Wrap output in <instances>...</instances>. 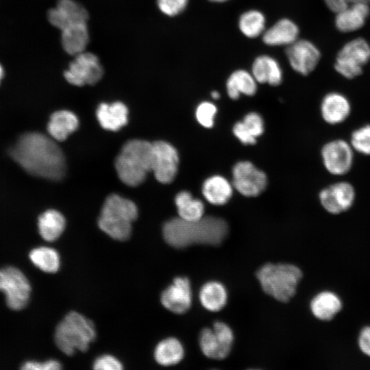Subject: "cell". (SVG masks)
<instances>
[{
  "instance_id": "4",
  "label": "cell",
  "mask_w": 370,
  "mask_h": 370,
  "mask_svg": "<svg viewBox=\"0 0 370 370\" xmlns=\"http://www.w3.org/2000/svg\"><path fill=\"white\" fill-rule=\"evenodd\" d=\"M137 217L138 209L133 201L112 194L103 205L98 225L112 238L123 241L130 238L132 223Z\"/></svg>"
},
{
  "instance_id": "22",
  "label": "cell",
  "mask_w": 370,
  "mask_h": 370,
  "mask_svg": "<svg viewBox=\"0 0 370 370\" xmlns=\"http://www.w3.org/2000/svg\"><path fill=\"white\" fill-rule=\"evenodd\" d=\"M89 42L87 22L71 25L61 30V43L64 50L71 56L85 51Z\"/></svg>"
},
{
  "instance_id": "31",
  "label": "cell",
  "mask_w": 370,
  "mask_h": 370,
  "mask_svg": "<svg viewBox=\"0 0 370 370\" xmlns=\"http://www.w3.org/2000/svg\"><path fill=\"white\" fill-rule=\"evenodd\" d=\"M179 217L186 221H196L204 217V206L187 191L179 193L175 199Z\"/></svg>"
},
{
  "instance_id": "37",
  "label": "cell",
  "mask_w": 370,
  "mask_h": 370,
  "mask_svg": "<svg viewBox=\"0 0 370 370\" xmlns=\"http://www.w3.org/2000/svg\"><path fill=\"white\" fill-rule=\"evenodd\" d=\"M243 123L250 134L255 138L261 135L264 131L263 121L256 112L247 114Z\"/></svg>"
},
{
  "instance_id": "38",
  "label": "cell",
  "mask_w": 370,
  "mask_h": 370,
  "mask_svg": "<svg viewBox=\"0 0 370 370\" xmlns=\"http://www.w3.org/2000/svg\"><path fill=\"white\" fill-rule=\"evenodd\" d=\"M93 369L97 370H121L122 364L114 356L108 354L98 357L93 363Z\"/></svg>"
},
{
  "instance_id": "1",
  "label": "cell",
  "mask_w": 370,
  "mask_h": 370,
  "mask_svg": "<svg viewBox=\"0 0 370 370\" xmlns=\"http://www.w3.org/2000/svg\"><path fill=\"white\" fill-rule=\"evenodd\" d=\"M10 155L26 172L51 180H61L66 172L64 154L56 143L38 132L22 134Z\"/></svg>"
},
{
  "instance_id": "28",
  "label": "cell",
  "mask_w": 370,
  "mask_h": 370,
  "mask_svg": "<svg viewBox=\"0 0 370 370\" xmlns=\"http://www.w3.org/2000/svg\"><path fill=\"white\" fill-rule=\"evenodd\" d=\"M66 225L64 216L55 210L44 212L38 220V227L40 236L47 241L58 239L63 232Z\"/></svg>"
},
{
  "instance_id": "25",
  "label": "cell",
  "mask_w": 370,
  "mask_h": 370,
  "mask_svg": "<svg viewBox=\"0 0 370 370\" xmlns=\"http://www.w3.org/2000/svg\"><path fill=\"white\" fill-rule=\"evenodd\" d=\"M342 308L340 298L331 291H323L317 294L310 302L313 315L323 321L331 320Z\"/></svg>"
},
{
  "instance_id": "39",
  "label": "cell",
  "mask_w": 370,
  "mask_h": 370,
  "mask_svg": "<svg viewBox=\"0 0 370 370\" xmlns=\"http://www.w3.org/2000/svg\"><path fill=\"white\" fill-rule=\"evenodd\" d=\"M61 368V364L56 360L45 362L27 361L21 367L23 370H59Z\"/></svg>"
},
{
  "instance_id": "16",
  "label": "cell",
  "mask_w": 370,
  "mask_h": 370,
  "mask_svg": "<svg viewBox=\"0 0 370 370\" xmlns=\"http://www.w3.org/2000/svg\"><path fill=\"white\" fill-rule=\"evenodd\" d=\"M49 23L60 30L77 23L87 22L86 8L74 0H58L55 7L47 11Z\"/></svg>"
},
{
  "instance_id": "27",
  "label": "cell",
  "mask_w": 370,
  "mask_h": 370,
  "mask_svg": "<svg viewBox=\"0 0 370 370\" xmlns=\"http://www.w3.org/2000/svg\"><path fill=\"white\" fill-rule=\"evenodd\" d=\"M226 88L229 97L237 99L241 94L254 95L257 90V82L251 73L243 69H238L228 77Z\"/></svg>"
},
{
  "instance_id": "43",
  "label": "cell",
  "mask_w": 370,
  "mask_h": 370,
  "mask_svg": "<svg viewBox=\"0 0 370 370\" xmlns=\"http://www.w3.org/2000/svg\"><path fill=\"white\" fill-rule=\"evenodd\" d=\"M5 76V69L3 65L0 62V84Z\"/></svg>"
},
{
  "instance_id": "15",
  "label": "cell",
  "mask_w": 370,
  "mask_h": 370,
  "mask_svg": "<svg viewBox=\"0 0 370 370\" xmlns=\"http://www.w3.org/2000/svg\"><path fill=\"white\" fill-rule=\"evenodd\" d=\"M355 190L347 182H339L323 188L319 193V200L324 209L333 214L349 209L355 199Z\"/></svg>"
},
{
  "instance_id": "32",
  "label": "cell",
  "mask_w": 370,
  "mask_h": 370,
  "mask_svg": "<svg viewBox=\"0 0 370 370\" xmlns=\"http://www.w3.org/2000/svg\"><path fill=\"white\" fill-rule=\"evenodd\" d=\"M266 18L263 13L251 10L243 13L238 20V27L247 38H254L265 31Z\"/></svg>"
},
{
  "instance_id": "36",
  "label": "cell",
  "mask_w": 370,
  "mask_h": 370,
  "mask_svg": "<svg viewBox=\"0 0 370 370\" xmlns=\"http://www.w3.org/2000/svg\"><path fill=\"white\" fill-rule=\"evenodd\" d=\"M188 0H157L159 10L165 15L175 16L186 8Z\"/></svg>"
},
{
  "instance_id": "44",
  "label": "cell",
  "mask_w": 370,
  "mask_h": 370,
  "mask_svg": "<svg viewBox=\"0 0 370 370\" xmlns=\"http://www.w3.org/2000/svg\"><path fill=\"white\" fill-rule=\"evenodd\" d=\"M211 95L212 97L214 99H218L220 97V94L218 91H212Z\"/></svg>"
},
{
  "instance_id": "20",
  "label": "cell",
  "mask_w": 370,
  "mask_h": 370,
  "mask_svg": "<svg viewBox=\"0 0 370 370\" xmlns=\"http://www.w3.org/2000/svg\"><path fill=\"white\" fill-rule=\"evenodd\" d=\"M299 29L289 18L278 21L262 34L263 42L269 46H288L298 39Z\"/></svg>"
},
{
  "instance_id": "24",
  "label": "cell",
  "mask_w": 370,
  "mask_h": 370,
  "mask_svg": "<svg viewBox=\"0 0 370 370\" xmlns=\"http://www.w3.org/2000/svg\"><path fill=\"white\" fill-rule=\"evenodd\" d=\"M77 117L72 112L59 110L51 114L47 131L56 140L63 141L78 127Z\"/></svg>"
},
{
  "instance_id": "7",
  "label": "cell",
  "mask_w": 370,
  "mask_h": 370,
  "mask_svg": "<svg viewBox=\"0 0 370 370\" xmlns=\"http://www.w3.org/2000/svg\"><path fill=\"white\" fill-rule=\"evenodd\" d=\"M370 60V45L358 37L346 42L338 52L334 69L347 79H353L362 73L363 67Z\"/></svg>"
},
{
  "instance_id": "34",
  "label": "cell",
  "mask_w": 370,
  "mask_h": 370,
  "mask_svg": "<svg viewBox=\"0 0 370 370\" xmlns=\"http://www.w3.org/2000/svg\"><path fill=\"white\" fill-rule=\"evenodd\" d=\"M350 145L357 152L370 156V125L354 130L351 135Z\"/></svg>"
},
{
  "instance_id": "12",
  "label": "cell",
  "mask_w": 370,
  "mask_h": 370,
  "mask_svg": "<svg viewBox=\"0 0 370 370\" xmlns=\"http://www.w3.org/2000/svg\"><path fill=\"white\" fill-rule=\"evenodd\" d=\"M353 150L350 143L342 139L327 143L321 149L322 160L326 170L335 175L348 173L353 164Z\"/></svg>"
},
{
  "instance_id": "35",
  "label": "cell",
  "mask_w": 370,
  "mask_h": 370,
  "mask_svg": "<svg viewBox=\"0 0 370 370\" xmlns=\"http://www.w3.org/2000/svg\"><path fill=\"white\" fill-rule=\"evenodd\" d=\"M217 110V107L213 103L208 101L201 102L196 110L198 122L205 127H212Z\"/></svg>"
},
{
  "instance_id": "29",
  "label": "cell",
  "mask_w": 370,
  "mask_h": 370,
  "mask_svg": "<svg viewBox=\"0 0 370 370\" xmlns=\"http://www.w3.org/2000/svg\"><path fill=\"white\" fill-rule=\"evenodd\" d=\"M227 291L224 286L218 282L206 283L199 291L201 305L208 310L217 312L221 310L227 302Z\"/></svg>"
},
{
  "instance_id": "14",
  "label": "cell",
  "mask_w": 370,
  "mask_h": 370,
  "mask_svg": "<svg viewBox=\"0 0 370 370\" xmlns=\"http://www.w3.org/2000/svg\"><path fill=\"white\" fill-rule=\"evenodd\" d=\"M285 53L291 68L303 75L312 72L321 59L317 47L306 39H297L287 46Z\"/></svg>"
},
{
  "instance_id": "10",
  "label": "cell",
  "mask_w": 370,
  "mask_h": 370,
  "mask_svg": "<svg viewBox=\"0 0 370 370\" xmlns=\"http://www.w3.org/2000/svg\"><path fill=\"white\" fill-rule=\"evenodd\" d=\"M103 74V67L96 55L84 51L76 56L64 72L65 79L71 84L82 86L97 83Z\"/></svg>"
},
{
  "instance_id": "8",
  "label": "cell",
  "mask_w": 370,
  "mask_h": 370,
  "mask_svg": "<svg viewBox=\"0 0 370 370\" xmlns=\"http://www.w3.org/2000/svg\"><path fill=\"white\" fill-rule=\"evenodd\" d=\"M0 291L5 295L8 306L18 310L27 305L31 286L25 275L19 269L6 267L0 269Z\"/></svg>"
},
{
  "instance_id": "42",
  "label": "cell",
  "mask_w": 370,
  "mask_h": 370,
  "mask_svg": "<svg viewBox=\"0 0 370 370\" xmlns=\"http://www.w3.org/2000/svg\"><path fill=\"white\" fill-rule=\"evenodd\" d=\"M358 345L360 350L370 357V326L365 327L361 330Z\"/></svg>"
},
{
  "instance_id": "9",
  "label": "cell",
  "mask_w": 370,
  "mask_h": 370,
  "mask_svg": "<svg viewBox=\"0 0 370 370\" xmlns=\"http://www.w3.org/2000/svg\"><path fill=\"white\" fill-rule=\"evenodd\" d=\"M234 341L231 328L225 323L217 321L212 328L203 329L199 335V345L203 354L212 359L221 360L227 356Z\"/></svg>"
},
{
  "instance_id": "30",
  "label": "cell",
  "mask_w": 370,
  "mask_h": 370,
  "mask_svg": "<svg viewBox=\"0 0 370 370\" xmlns=\"http://www.w3.org/2000/svg\"><path fill=\"white\" fill-rule=\"evenodd\" d=\"M156 362L163 366L178 363L184 357V348L175 338H168L160 341L154 351Z\"/></svg>"
},
{
  "instance_id": "3",
  "label": "cell",
  "mask_w": 370,
  "mask_h": 370,
  "mask_svg": "<svg viewBox=\"0 0 370 370\" xmlns=\"http://www.w3.org/2000/svg\"><path fill=\"white\" fill-rule=\"evenodd\" d=\"M152 143L134 139L127 141L115 160V169L126 185L136 186L151 171Z\"/></svg>"
},
{
  "instance_id": "6",
  "label": "cell",
  "mask_w": 370,
  "mask_h": 370,
  "mask_svg": "<svg viewBox=\"0 0 370 370\" xmlns=\"http://www.w3.org/2000/svg\"><path fill=\"white\" fill-rule=\"evenodd\" d=\"M96 336L92 322L77 312H70L58 325L55 342L58 347L68 356L76 351L86 352Z\"/></svg>"
},
{
  "instance_id": "41",
  "label": "cell",
  "mask_w": 370,
  "mask_h": 370,
  "mask_svg": "<svg viewBox=\"0 0 370 370\" xmlns=\"http://www.w3.org/2000/svg\"><path fill=\"white\" fill-rule=\"evenodd\" d=\"M326 6L332 12L336 13L351 4L365 3L370 4V0H323Z\"/></svg>"
},
{
  "instance_id": "2",
  "label": "cell",
  "mask_w": 370,
  "mask_h": 370,
  "mask_svg": "<svg viewBox=\"0 0 370 370\" xmlns=\"http://www.w3.org/2000/svg\"><path fill=\"white\" fill-rule=\"evenodd\" d=\"M162 232L166 242L175 248L197 244L217 246L226 238L228 225L223 219L211 216L196 221L177 217L164 224Z\"/></svg>"
},
{
  "instance_id": "17",
  "label": "cell",
  "mask_w": 370,
  "mask_h": 370,
  "mask_svg": "<svg viewBox=\"0 0 370 370\" xmlns=\"http://www.w3.org/2000/svg\"><path fill=\"white\" fill-rule=\"evenodd\" d=\"M162 304L169 310L182 314L186 312L192 303V292L188 279L177 277L171 285L161 295Z\"/></svg>"
},
{
  "instance_id": "33",
  "label": "cell",
  "mask_w": 370,
  "mask_h": 370,
  "mask_svg": "<svg viewBox=\"0 0 370 370\" xmlns=\"http://www.w3.org/2000/svg\"><path fill=\"white\" fill-rule=\"evenodd\" d=\"M29 258L36 267L44 272L52 273L59 269L60 256L53 248L36 247L30 251Z\"/></svg>"
},
{
  "instance_id": "19",
  "label": "cell",
  "mask_w": 370,
  "mask_h": 370,
  "mask_svg": "<svg viewBox=\"0 0 370 370\" xmlns=\"http://www.w3.org/2000/svg\"><path fill=\"white\" fill-rule=\"evenodd\" d=\"M350 112L351 105L348 99L340 92H329L322 99L321 113L323 119L328 124L343 122Z\"/></svg>"
},
{
  "instance_id": "11",
  "label": "cell",
  "mask_w": 370,
  "mask_h": 370,
  "mask_svg": "<svg viewBox=\"0 0 370 370\" xmlns=\"http://www.w3.org/2000/svg\"><path fill=\"white\" fill-rule=\"evenodd\" d=\"M178 163L177 150L171 144L162 140L152 143L151 171L160 182L168 184L174 180Z\"/></svg>"
},
{
  "instance_id": "40",
  "label": "cell",
  "mask_w": 370,
  "mask_h": 370,
  "mask_svg": "<svg viewBox=\"0 0 370 370\" xmlns=\"http://www.w3.org/2000/svg\"><path fill=\"white\" fill-rule=\"evenodd\" d=\"M234 135L243 144L256 143V138L253 136L244 125L243 121L236 123L233 127Z\"/></svg>"
},
{
  "instance_id": "23",
  "label": "cell",
  "mask_w": 370,
  "mask_h": 370,
  "mask_svg": "<svg viewBox=\"0 0 370 370\" xmlns=\"http://www.w3.org/2000/svg\"><path fill=\"white\" fill-rule=\"evenodd\" d=\"M97 117L101 126L108 130L117 131L127 122L128 110L121 101L101 103L97 109Z\"/></svg>"
},
{
  "instance_id": "26",
  "label": "cell",
  "mask_w": 370,
  "mask_h": 370,
  "mask_svg": "<svg viewBox=\"0 0 370 370\" xmlns=\"http://www.w3.org/2000/svg\"><path fill=\"white\" fill-rule=\"evenodd\" d=\"M202 193L206 199L214 205L226 204L232 195V187L223 177L214 175L208 178L203 184Z\"/></svg>"
},
{
  "instance_id": "18",
  "label": "cell",
  "mask_w": 370,
  "mask_h": 370,
  "mask_svg": "<svg viewBox=\"0 0 370 370\" xmlns=\"http://www.w3.org/2000/svg\"><path fill=\"white\" fill-rule=\"evenodd\" d=\"M335 14L336 29L343 33L353 32L365 25L370 14V7L368 3H353Z\"/></svg>"
},
{
  "instance_id": "13",
  "label": "cell",
  "mask_w": 370,
  "mask_h": 370,
  "mask_svg": "<svg viewBox=\"0 0 370 370\" xmlns=\"http://www.w3.org/2000/svg\"><path fill=\"white\" fill-rule=\"evenodd\" d=\"M233 186L243 195L256 197L267 185L265 173L249 161L239 162L233 168Z\"/></svg>"
},
{
  "instance_id": "45",
  "label": "cell",
  "mask_w": 370,
  "mask_h": 370,
  "mask_svg": "<svg viewBox=\"0 0 370 370\" xmlns=\"http://www.w3.org/2000/svg\"><path fill=\"white\" fill-rule=\"evenodd\" d=\"M210 1H212V2H217V3H222V2H225L227 0H209Z\"/></svg>"
},
{
  "instance_id": "5",
  "label": "cell",
  "mask_w": 370,
  "mask_h": 370,
  "mask_svg": "<svg viewBox=\"0 0 370 370\" xmlns=\"http://www.w3.org/2000/svg\"><path fill=\"white\" fill-rule=\"evenodd\" d=\"M256 278L265 293L287 302L295 294L302 273L293 264L267 263L258 270Z\"/></svg>"
},
{
  "instance_id": "21",
  "label": "cell",
  "mask_w": 370,
  "mask_h": 370,
  "mask_svg": "<svg viewBox=\"0 0 370 370\" xmlns=\"http://www.w3.org/2000/svg\"><path fill=\"white\" fill-rule=\"evenodd\" d=\"M251 74L258 83H267L271 86L280 85L283 73L279 62L268 55L258 56L253 62Z\"/></svg>"
}]
</instances>
